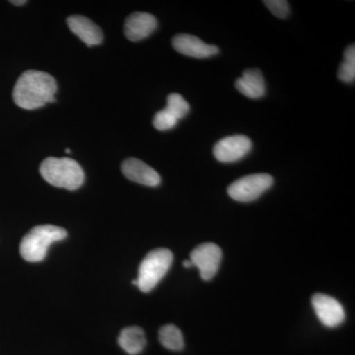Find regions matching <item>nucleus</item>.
<instances>
[{
  "mask_svg": "<svg viewBox=\"0 0 355 355\" xmlns=\"http://www.w3.org/2000/svg\"><path fill=\"white\" fill-rule=\"evenodd\" d=\"M252 146L253 144L246 135H232L217 142L214 155L221 163L237 162L250 153Z\"/></svg>",
  "mask_w": 355,
  "mask_h": 355,
  "instance_id": "0eeeda50",
  "label": "nucleus"
},
{
  "mask_svg": "<svg viewBox=\"0 0 355 355\" xmlns=\"http://www.w3.org/2000/svg\"><path fill=\"white\" fill-rule=\"evenodd\" d=\"M343 62L338 69V79L343 83H352L355 79V46L350 44L343 53Z\"/></svg>",
  "mask_w": 355,
  "mask_h": 355,
  "instance_id": "dca6fc26",
  "label": "nucleus"
},
{
  "mask_svg": "<svg viewBox=\"0 0 355 355\" xmlns=\"http://www.w3.org/2000/svg\"><path fill=\"white\" fill-rule=\"evenodd\" d=\"M119 345L128 354H139L146 347V334L139 327H128L121 331Z\"/></svg>",
  "mask_w": 355,
  "mask_h": 355,
  "instance_id": "4468645a",
  "label": "nucleus"
},
{
  "mask_svg": "<svg viewBox=\"0 0 355 355\" xmlns=\"http://www.w3.org/2000/svg\"><path fill=\"white\" fill-rule=\"evenodd\" d=\"M183 266L184 268H191V266H193V263H191V260H187L184 261Z\"/></svg>",
  "mask_w": 355,
  "mask_h": 355,
  "instance_id": "412c9836",
  "label": "nucleus"
},
{
  "mask_svg": "<svg viewBox=\"0 0 355 355\" xmlns=\"http://www.w3.org/2000/svg\"><path fill=\"white\" fill-rule=\"evenodd\" d=\"M263 4L270 9L273 15L280 19H286L291 13V7L286 0H266Z\"/></svg>",
  "mask_w": 355,
  "mask_h": 355,
  "instance_id": "6ab92c4d",
  "label": "nucleus"
},
{
  "mask_svg": "<svg viewBox=\"0 0 355 355\" xmlns=\"http://www.w3.org/2000/svg\"><path fill=\"white\" fill-rule=\"evenodd\" d=\"M173 263V254L169 249L153 250L142 260L139 268L137 287L142 292H150L169 272Z\"/></svg>",
  "mask_w": 355,
  "mask_h": 355,
  "instance_id": "20e7f679",
  "label": "nucleus"
},
{
  "mask_svg": "<svg viewBox=\"0 0 355 355\" xmlns=\"http://www.w3.org/2000/svg\"><path fill=\"white\" fill-rule=\"evenodd\" d=\"M190 260L200 270V277L210 280L216 277L222 260L220 247L214 243H203L191 251Z\"/></svg>",
  "mask_w": 355,
  "mask_h": 355,
  "instance_id": "423d86ee",
  "label": "nucleus"
},
{
  "mask_svg": "<svg viewBox=\"0 0 355 355\" xmlns=\"http://www.w3.org/2000/svg\"><path fill=\"white\" fill-rule=\"evenodd\" d=\"M159 340L165 349L179 352L184 347V336L175 324H166L159 331Z\"/></svg>",
  "mask_w": 355,
  "mask_h": 355,
  "instance_id": "2eb2a0df",
  "label": "nucleus"
},
{
  "mask_svg": "<svg viewBox=\"0 0 355 355\" xmlns=\"http://www.w3.org/2000/svg\"><path fill=\"white\" fill-rule=\"evenodd\" d=\"M121 171L130 181L147 187H157L161 177L153 168L137 158H128L123 161Z\"/></svg>",
  "mask_w": 355,
  "mask_h": 355,
  "instance_id": "9d476101",
  "label": "nucleus"
},
{
  "mask_svg": "<svg viewBox=\"0 0 355 355\" xmlns=\"http://www.w3.org/2000/svg\"><path fill=\"white\" fill-rule=\"evenodd\" d=\"M67 25L73 34L88 46H97L103 41V34L100 28L88 18L81 15L70 16Z\"/></svg>",
  "mask_w": 355,
  "mask_h": 355,
  "instance_id": "f8f14e48",
  "label": "nucleus"
},
{
  "mask_svg": "<svg viewBox=\"0 0 355 355\" xmlns=\"http://www.w3.org/2000/svg\"><path fill=\"white\" fill-rule=\"evenodd\" d=\"M177 123V119L166 109L159 111L154 116L153 125L156 130H162V132L163 130H172L173 128L176 127Z\"/></svg>",
  "mask_w": 355,
  "mask_h": 355,
  "instance_id": "a211bd4d",
  "label": "nucleus"
},
{
  "mask_svg": "<svg viewBox=\"0 0 355 355\" xmlns=\"http://www.w3.org/2000/svg\"><path fill=\"white\" fill-rule=\"evenodd\" d=\"M235 87L250 99H260L266 94L265 78L258 69L245 70L243 76L236 81Z\"/></svg>",
  "mask_w": 355,
  "mask_h": 355,
  "instance_id": "ddd939ff",
  "label": "nucleus"
},
{
  "mask_svg": "<svg viewBox=\"0 0 355 355\" xmlns=\"http://www.w3.org/2000/svg\"><path fill=\"white\" fill-rule=\"evenodd\" d=\"M40 173L51 186L69 191L80 188L85 178L81 166L70 158L44 159L40 167Z\"/></svg>",
  "mask_w": 355,
  "mask_h": 355,
  "instance_id": "f03ea898",
  "label": "nucleus"
},
{
  "mask_svg": "<svg viewBox=\"0 0 355 355\" xmlns=\"http://www.w3.org/2000/svg\"><path fill=\"white\" fill-rule=\"evenodd\" d=\"M165 109L179 121L189 114L190 105L181 95L178 93H172L168 96L167 107Z\"/></svg>",
  "mask_w": 355,
  "mask_h": 355,
  "instance_id": "f3484780",
  "label": "nucleus"
},
{
  "mask_svg": "<svg viewBox=\"0 0 355 355\" xmlns=\"http://www.w3.org/2000/svg\"><path fill=\"white\" fill-rule=\"evenodd\" d=\"M157 19L151 14L135 12L125 20V34L130 41L139 42L150 36L157 28Z\"/></svg>",
  "mask_w": 355,
  "mask_h": 355,
  "instance_id": "9b49d317",
  "label": "nucleus"
},
{
  "mask_svg": "<svg viewBox=\"0 0 355 355\" xmlns=\"http://www.w3.org/2000/svg\"><path fill=\"white\" fill-rule=\"evenodd\" d=\"M67 236V230L58 226L50 224L36 226L32 228L21 241V256L30 263L43 261L51 245L55 242L62 241Z\"/></svg>",
  "mask_w": 355,
  "mask_h": 355,
  "instance_id": "7ed1b4c3",
  "label": "nucleus"
},
{
  "mask_svg": "<svg viewBox=\"0 0 355 355\" xmlns=\"http://www.w3.org/2000/svg\"><path fill=\"white\" fill-rule=\"evenodd\" d=\"M273 178L268 174H253L240 178L228 187L229 197L236 202H251L272 188Z\"/></svg>",
  "mask_w": 355,
  "mask_h": 355,
  "instance_id": "39448f33",
  "label": "nucleus"
},
{
  "mask_svg": "<svg viewBox=\"0 0 355 355\" xmlns=\"http://www.w3.org/2000/svg\"><path fill=\"white\" fill-rule=\"evenodd\" d=\"M172 44L178 53L190 58H207L218 55L219 53L216 46L205 43L193 35H176L172 40Z\"/></svg>",
  "mask_w": 355,
  "mask_h": 355,
  "instance_id": "1a4fd4ad",
  "label": "nucleus"
},
{
  "mask_svg": "<svg viewBox=\"0 0 355 355\" xmlns=\"http://www.w3.org/2000/svg\"><path fill=\"white\" fill-rule=\"evenodd\" d=\"M57 81L51 74L27 70L18 78L13 89V100L20 108L35 110L55 101Z\"/></svg>",
  "mask_w": 355,
  "mask_h": 355,
  "instance_id": "f257e3e1",
  "label": "nucleus"
},
{
  "mask_svg": "<svg viewBox=\"0 0 355 355\" xmlns=\"http://www.w3.org/2000/svg\"><path fill=\"white\" fill-rule=\"evenodd\" d=\"M312 305L318 319L324 327L336 328L345 319V312L343 305L336 299L323 293L313 295Z\"/></svg>",
  "mask_w": 355,
  "mask_h": 355,
  "instance_id": "6e6552de",
  "label": "nucleus"
},
{
  "mask_svg": "<svg viewBox=\"0 0 355 355\" xmlns=\"http://www.w3.org/2000/svg\"><path fill=\"white\" fill-rule=\"evenodd\" d=\"M11 3L14 4V6H24L25 3H27V1H25V0H21V1H16V0H12V1H10Z\"/></svg>",
  "mask_w": 355,
  "mask_h": 355,
  "instance_id": "aec40b11",
  "label": "nucleus"
},
{
  "mask_svg": "<svg viewBox=\"0 0 355 355\" xmlns=\"http://www.w3.org/2000/svg\"><path fill=\"white\" fill-rule=\"evenodd\" d=\"M132 284H133V286H137V279H133L132 280Z\"/></svg>",
  "mask_w": 355,
  "mask_h": 355,
  "instance_id": "4be33fe9",
  "label": "nucleus"
}]
</instances>
